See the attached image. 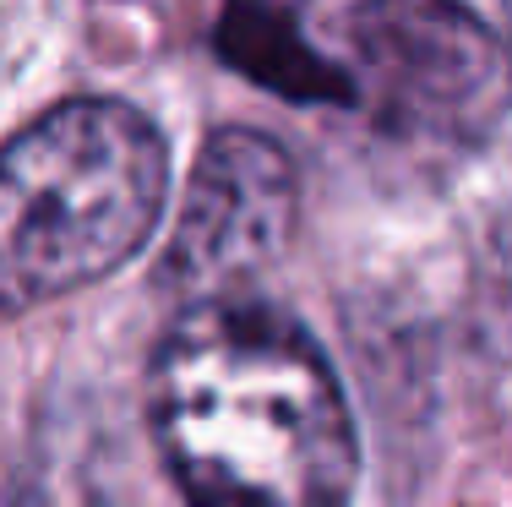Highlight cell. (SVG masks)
Segmentation results:
<instances>
[{
    "instance_id": "5",
    "label": "cell",
    "mask_w": 512,
    "mask_h": 507,
    "mask_svg": "<svg viewBox=\"0 0 512 507\" xmlns=\"http://www.w3.org/2000/svg\"><path fill=\"white\" fill-rule=\"evenodd\" d=\"M218 55L235 71L256 77L262 88L284 93V99L306 104H349V88L322 55L311 50V39L300 33L295 11H278L267 0H235L218 22Z\"/></svg>"
},
{
    "instance_id": "3",
    "label": "cell",
    "mask_w": 512,
    "mask_h": 507,
    "mask_svg": "<svg viewBox=\"0 0 512 507\" xmlns=\"http://www.w3.org/2000/svg\"><path fill=\"white\" fill-rule=\"evenodd\" d=\"M311 50L398 137L480 142L512 110V60L458 0H300Z\"/></svg>"
},
{
    "instance_id": "4",
    "label": "cell",
    "mask_w": 512,
    "mask_h": 507,
    "mask_svg": "<svg viewBox=\"0 0 512 507\" xmlns=\"http://www.w3.org/2000/svg\"><path fill=\"white\" fill-rule=\"evenodd\" d=\"M295 208L300 191L284 148L256 131H218L186 186L164 273L180 289H207V300H218V289L273 268L289 246Z\"/></svg>"
},
{
    "instance_id": "2",
    "label": "cell",
    "mask_w": 512,
    "mask_h": 507,
    "mask_svg": "<svg viewBox=\"0 0 512 507\" xmlns=\"http://www.w3.org/2000/svg\"><path fill=\"white\" fill-rule=\"evenodd\" d=\"M169 159L120 99H71L0 148V311L115 273L164 213Z\"/></svg>"
},
{
    "instance_id": "1",
    "label": "cell",
    "mask_w": 512,
    "mask_h": 507,
    "mask_svg": "<svg viewBox=\"0 0 512 507\" xmlns=\"http://www.w3.org/2000/svg\"><path fill=\"white\" fill-rule=\"evenodd\" d=\"M153 431L191 507H344L355 426L322 349L256 300H197L153 360Z\"/></svg>"
}]
</instances>
